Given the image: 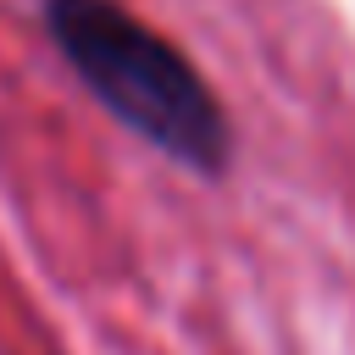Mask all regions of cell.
<instances>
[{
  "label": "cell",
  "mask_w": 355,
  "mask_h": 355,
  "mask_svg": "<svg viewBox=\"0 0 355 355\" xmlns=\"http://www.w3.org/2000/svg\"><path fill=\"white\" fill-rule=\"evenodd\" d=\"M44 28L78 83L150 150L216 178L233 161L227 111L200 67L122 0H44Z\"/></svg>",
  "instance_id": "6da1fadb"
}]
</instances>
